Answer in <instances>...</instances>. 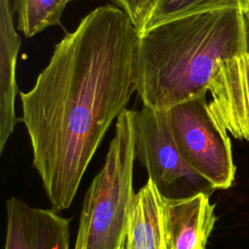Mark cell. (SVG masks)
I'll return each instance as SVG.
<instances>
[{"instance_id": "6da1fadb", "label": "cell", "mask_w": 249, "mask_h": 249, "mask_svg": "<svg viewBox=\"0 0 249 249\" xmlns=\"http://www.w3.org/2000/svg\"><path fill=\"white\" fill-rule=\"evenodd\" d=\"M137 34L122 9L100 6L54 46L32 89L19 92L33 165L56 212L71 205L105 133L136 90Z\"/></svg>"}, {"instance_id": "7a4b0ae2", "label": "cell", "mask_w": 249, "mask_h": 249, "mask_svg": "<svg viewBox=\"0 0 249 249\" xmlns=\"http://www.w3.org/2000/svg\"><path fill=\"white\" fill-rule=\"evenodd\" d=\"M248 43L238 7L199 11L138 31L135 81L143 106L167 109L206 94L222 64L247 52Z\"/></svg>"}, {"instance_id": "3957f363", "label": "cell", "mask_w": 249, "mask_h": 249, "mask_svg": "<svg viewBox=\"0 0 249 249\" xmlns=\"http://www.w3.org/2000/svg\"><path fill=\"white\" fill-rule=\"evenodd\" d=\"M135 114L125 109L117 120L104 164L84 197L74 249H124L135 196Z\"/></svg>"}, {"instance_id": "277c9868", "label": "cell", "mask_w": 249, "mask_h": 249, "mask_svg": "<svg viewBox=\"0 0 249 249\" xmlns=\"http://www.w3.org/2000/svg\"><path fill=\"white\" fill-rule=\"evenodd\" d=\"M165 111L173 140L184 161L215 190L229 189L235 175L231 140L211 113L206 94Z\"/></svg>"}, {"instance_id": "5b68a950", "label": "cell", "mask_w": 249, "mask_h": 249, "mask_svg": "<svg viewBox=\"0 0 249 249\" xmlns=\"http://www.w3.org/2000/svg\"><path fill=\"white\" fill-rule=\"evenodd\" d=\"M135 156L163 196L187 197L198 193L210 195L212 185L192 170L173 140L165 109L147 106L134 118Z\"/></svg>"}, {"instance_id": "8992f818", "label": "cell", "mask_w": 249, "mask_h": 249, "mask_svg": "<svg viewBox=\"0 0 249 249\" xmlns=\"http://www.w3.org/2000/svg\"><path fill=\"white\" fill-rule=\"evenodd\" d=\"M6 217L4 249H69L70 220L53 209L13 196L6 202Z\"/></svg>"}, {"instance_id": "52a82bcc", "label": "cell", "mask_w": 249, "mask_h": 249, "mask_svg": "<svg viewBox=\"0 0 249 249\" xmlns=\"http://www.w3.org/2000/svg\"><path fill=\"white\" fill-rule=\"evenodd\" d=\"M209 92V109L234 138L249 141V50L225 61Z\"/></svg>"}, {"instance_id": "ba28073f", "label": "cell", "mask_w": 249, "mask_h": 249, "mask_svg": "<svg viewBox=\"0 0 249 249\" xmlns=\"http://www.w3.org/2000/svg\"><path fill=\"white\" fill-rule=\"evenodd\" d=\"M214 208L205 193L177 198L162 196L166 249H205L216 222Z\"/></svg>"}, {"instance_id": "9c48e42d", "label": "cell", "mask_w": 249, "mask_h": 249, "mask_svg": "<svg viewBox=\"0 0 249 249\" xmlns=\"http://www.w3.org/2000/svg\"><path fill=\"white\" fill-rule=\"evenodd\" d=\"M20 37L14 23L12 0H0V153L3 152L16 124L21 121L15 110L18 86L17 57Z\"/></svg>"}, {"instance_id": "30bf717a", "label": "cell", "mask_w": 249, "mask_h": 249, "mask_svg": "<svg viewBox=\"0 0 249 249\" xmlns=\"http://www.w3.org/2000/svg\"><path fill=\"white\" fill-rule=\"evenodd\" d=\"M124 249H166L162 195L150 179L135 193L127 220Z\"/></svg>"}, {"instance_id": "8fae6325", "label": "cell", "mask_w": 249, "mask_h": 249, "mask_svg": "<svg viewBox=\"0 0 249 249\" xmlns=\"http://www.w3.org/2000/svg\"><path fill=\"white\" fill-rule=\"evenodd\" d=\"M18 16L17 28L27 38L59 23L71 0H12Z\"/></svg>"}, {"instance_id": "7c38bea8", "label": "cell", "mask_w": 249, "mask_h": 249, "mask_svg": "<svg viewBox=\"0 0 249 249\" xmlns=\"http://www.w3.org/2000/svg\"><path fill=\"white\" fill-rule=\"evenodd\" d=\"M220 7L241 9L242 0H158L141 30L178 17Z\"/></svg>"}, {"instance_id": "4fadbf2b", "label": "cell", "mask_w": 249, "mask_h": 249, "mask_svg": "<svg viewBox=\"0 0 249 249\" xmlns=\"http://www.w3.org/2000/svg\"><path fill=\"white\" fill-rule=\"evenodd\" d=\"M130 18L139 31L143 28L158 0H112Z\"/></svg>"}, {"instance_id": "5bb4252c", "label": "cell", "mask_w": 249, "mask_h": 249, "mask_svg": "<svg viewBox=\"0 0 249 249\" xmlns=\"http://www.w3.org/2000/svg\"><path fill=\"white\" fill-rule=\"evenodd\" d=\"M241 11L243 12V15L245 17V20H246V24H247V30H248V41H249V0H242Z\"/></svg>"}]
</instances>
